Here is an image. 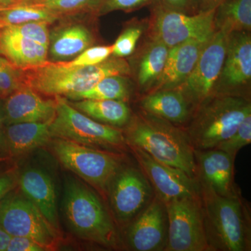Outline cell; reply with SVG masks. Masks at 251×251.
<instances>
[{"instance_id": "obj_1", "label": "cell", "mask_w": 251, "mask_h": 251, "mask_svg": "<svg viewBox=\"0 0 251 251\" xmlns=\"http://www.w3.org/2000/svg\"><path fill=\"white\" fill-rule=\"evenodd\" d=\"M125 138L129 147L143 150L156 161L197 179L194 149L186 131L171 122L144 112L135 117Z\"/></svg>"}, {"instance_id": "obj_2", "label": "cell", "mask_w": 251, "mask_h": 251, "mask_svg": "<svg viewBox=\"0 0 251 251\" xmlns=\"http://www.w3.org/2000/svg\"><path fill=\"white\" fill-rule=\"evenodd\" d=\"M129 73L128 62L113 56L92 66H69L65 62L48 61L39 67L25 71V75L26 85L38 93L66 98L90 90L105 77Z\"/></svg>"}, {"instance_id": "obj_3", "label": "cell", "mask_w": 251, "mask_h": 251, "mask_svg": "<svg viewBox=\"0 0 251 251\" xmlns=\"http://www.w3.org/2000/svg\"><path fill=\"white\" fill-rule=\"evenodd\" d=\"M201 201L211 251H251L250 216L240 196L225 197L201 186Z\"/></svg>"}, {"instance_id": "obj_4", "label": "cell", "mask_w": 251, "mask_h": 251, "mask_svg": "<svg viewBox=\"0 0 251 251\" xmlns=\"http://www.w3.org/2000/svg\"><path fill=\"white\" fill-rule=\"evenodd\" d=\"M62 204L68 226L77 237L108 249L118 247L120 237L115 224L90 188L75 178L68 177Z\"/></svg>"}, {"instance_id": "obj_5", "label": "cell", "mask_w": 251, "mask_h": 251, "mask_svg": "<svg viewBox=\"0 0 251 251\" xmlns=\"http://www.w3.org/2000/svg\"><path fill=\"white\" fill-rule=\"evenodd\" d=\"M196 116L186 130L193 149H215L237 129L248 115L251 104L247 99L233 94L209 96L199 104Z\"/></svg>"}, {"instance_id": "obj_6", "label": "cell", "mask_w": 251, "mask_h": 251, "mask_svg": "<svg viewBox=\"0 0 251 251\" xmlns=\"http://www.w3.org/2000/svg\"><path fill=\"white\" fill-rule=\"evenodd\" d=\"M54 98L55 115L50 124L52 138H62L110 151L125 148V136L118 128L95 121L74 108L64 97Z\"/></svg>"}, {"instance_id": "obj_7", "label": "cell", "mask_w": 251, "mask_h": 251, "mask_svg": "<svg viewBox=\"0 0 251 251\" xmlns=\"http://www.w3.org/2000/svg\"><path fill=\"white\" fill-rule=\"evenodd\" d=\"M52 151L64 168L105 195L112 180L123 167L122 158L113 151L90 148L70 140L54 138Z\"/></svg>"}, {"instance_id": "obj_8", "label": "cell", "mask_w": 251, "mask_h": 251, "mask_svg": "<svg viewBox=\"0 0 251 251\" xmlns=\"http://www.w3.org/2000/svg\"><path fill=\"white\" fill-rule=\"evenodd\" d=\"M0 226L11 237L29 238L45 251L58 247L59 229L22 196L9 193L0 202Z\"/></svg>"}, {"instance_id": "obj_9", "label": "cell", "mask_w": 251, "mask_h": 251, "mask_svg": "<svg viewBox=\"0 0 251 251\" xmlns=\"http://www.w3.org/2000/svg\"><path fill=\"white\" fill-rule=\"evenodd\" d=\"M168 215L166 251H211L203 219L201 196L165 203Z\"/></svg>"}, {"instance_id": "obj_10", "label": "cell", "mask_w": 251, "mask_h": 251, "mask_svg": "<svg viewBox=\"0 0 251 251\" xmlns=\"http://www.w3.org/2000/svg\"><path fill=\"white\" fill-rule=\"evenodd\" d=\"M215 10L189 14L161 6H155L151 21L153 40L172 48L185 41H206L215 33Z\"/></svg>"}, {"instance_id": "obj_11", "label": "cell", "mask_w": 251, "mask_h": 251, "mask_svg": "<svg viewBox=\"0 0 251 251\" xmlns=\"http://www.w3.org/2000/svg\"><path fill=\"white\" fill-rule=\"evenodd\" d=\"M228 34L216 30L206 43L196 67L180 87L191 103L200 104L214 94L226 57Z\"/></svg>"}, {"instance_id": "obj_12", "label": "cell", "mask_w": 251, "mask_h": 251, "mask_svg": "<svg viewBox=\"0 0 251 251\" xmlns=\"http://www.w3.org/2000/svg\"><path fill=\"white\" fill-rule=\"evenodd\" d=\"M130 148L156 196L163 202L180 198L201 196V186L196 178L179 168L156 161L143 150L133 147Z\"/></svg>"}, {"instance_id": "obj_13", "label": "cell", "mask_w": 251, "mask_h": 251, "mask_svg": "<svg viewBox=\"0 0 251 251\" xmlns=\"http://www.w3.org/2000/svg\"><path fill=\"white\" fill-rule=\"evenodd\" d=\"M112 211L117 219H134L153 198V188L141 170L122 168L112 180L108 191Z\"/></svg>"}, {"instance_id": "obj_14", "label": "cell", "mask_w": 251, "mask_h": 251, "mask_svg": "<svg viewBox=\"0 0 251 251\" xmlns=\"http://www.w3.org/2000/svg\"><path fill=\"white\" fill-rule=\"evenodd\" d=\"M128 228L127 242L135 251H164L168 242L166 204L155 195Z\"/></svg>"}, {"instance_id": "obj_15", "label": "cell", "mask_w": 251, "mask_h": 251, "mask_svg": "<svg viewBox=\"0 0 251 251\" xmlns=\"http://www.w3.org/2000/svg\"><path fill=\"white\" fill-rule=\"evenodd\" d=\"M194 154L201 187L225 197L239 196L234 182L235 157L217 149L194 150Z\"/></svg>"}, {"instance_id": "obj_16", "label": "cell", "mask_w": 251, "mask_h": 251, "mask_svg": "<svg viewBox=\"0 0 251 251\" xmlns=\"http://www.w3.org/2000/svg\"><path fill=\"white\" fill-rule=\"evenodd\" d=\"M4 125L24 122H51L56 100L45 99L29 86H24L2 99Z\"/></svg>"}, {"instance_id": "obj_17", "label": "cell", "mask_w": 251, "mask_h": 251, "mask_svg": "<svg viewBox=\"0 0 251 251\" xmlns=\"http://www.w3.org/2000/svg\"><path fill=\"white\" fill-rule=\"evenodd\" d=\"M251 78V37L249 31H234L227 36L226 57L216 87L236 90Z\"/></svg>"}, {"instance_id": "obj_18", "label": "cell", "mask_w": 251, "mask_h": 251, "mask_svg": "<svg viewBox=\"0 0 251 251\" xmlns=\"http://www.w3.org/2000/svg\"><path fill=\"white\" fill-rule=\"evenodd\" d=\"M48 122L4 125L0 130V157L11 159L46 145L52 139Z\"/></svg>"}, {"instance_id": "obj_19", "label": "cell", "mask_w": 251, "mask_h": 251, "mask_svg": "<svg viewBox=\"0 0 251 251\" xmlns=\"http://www.w3.org/2000/svg\"><path fill=\"white\" fill-rule=\"evenodd\" d=\"M208 41H185L170 48L166 66L155 84V90L177 88L182 85L196 67Z\"/></svg>"}, {"instance_id": "obj_20", "label": "cell", "mask_w": 251, "mask_h": 251, "mask_svg": "<svg viewBox=\"0 0 251 251\" xmlns=\"http://www.w3.org/2000/svg\"><path fill=\"white\" fill-rule=\"evenodd\" d=\"M18 181L25 197L59 229L55 188L49 173L41 168L31 167L23 172Z\"/></svg>"}, {"instance_id": "obj_21", "label": "cell", "mask_w": 251, "mask_h": 251, "mask_svg": "<svg viewBox=\"0 0 251 251\" xmlns=\"http://www.w3.org/2000/svg\"><path fill=\"white\" fill-rule=\"evenodd\" d=\"M94 43L93 34L80 23L61 24L50 31L48 60L66 62L76 57Z\"/></svg>"}, {"instance_id": "obj_22", "label": "cell", "mask_w": 251, "mask_h": 251, "mask_svg": "<svg viewBox=\"0 0 251 251\" xmlns=\"http://www.w3.org/2000/svg\"><path fill=\"white\" fill-rule=\"evenodd\" d=\"M48 49L20 35L9 27L0 28V55L23 71L47 62Z\"/></svg>"}, {"instance_id": "obj_23", "label": "cell", "mask_w": 251, "mask_h": 251, "mask_svg": "<svg viewBox=\"0 0 251 251\" xmlns=\"http://www.w3.org/2000/svg\"><path fill=\"white\" fill-rule=\"evenodd\" d=\"M191 100L180 89H161L142 100L144 112L172 124H183L191 115Z\"/></svg>"}, {"instance_id": "obj_24", "label": "cell", "mask_w": 251, "mask_h": 251, "mask_svg": "<svg viewBox=\"0 0 251 251\" xmlns=\"http://www.w3.org/2000/svg\"><path fill=\"white\" fill-rule=\"evenodd\" d=\"M69 103L87 116L103 125L119 128L130 121V109L122 100L84 99Z\"/></svg>"}, {"instance_id": "obj_25", "label": "cell", "mask_w": 251, "mask_h": 251, "mask_svg": "<svg viewBox=\"0 0 251 251\" xmlns=\"http://www.w3.org/2000/svg\"><path fill=\"white\" fill-rule=\"evenodd\" d=\"M216 30L229 34L251 29V0H226L215 9Z\"/></svg>"}, {"instance_id": "obj_26", "label": "cell", "mask_w": 251, "mask_h": 251, "mask_svg": "<svg viewBox=\"0 0 251 251\" xmlns=\"http://www.w3.org/2000/svg\"><path fill=\"white\" fill-rule=\"evenodd\" d=\"M60 17L42 4L19 3L0 8V27L19 25L31 22L52 24Z\"/></svg>"}, {"instance_id": "obj_27", "label": "cell", "mask_w": 251, "mask_h": 251, "mask_svg": "<svg viewBox=\"0 0 251 251\" xmlns=\"http://www.w3.org/2000/svg\"><path fill=\"white\" fill-rule=\"evenodd\" d=\"M170 48L159 41L153 40L144 52L138 67V84L149 89L156 84L166 66Z\"/></svg>"}, {"instance_id": "obj_28", "label": "cell", "mask_w": 251, "mask_h": 251, "mask_svg": "<svg viewBox=\"0 0 251 251\" xmlns=\"http://www.w3.org/2000/svg\"><path fill=\"white\" fill-rule=\"evenodd\" d=\"M131 85L125 75H111L99 81L92 88L66 97L72 100H117L126 101L130 97ZM65 98V97H64Z\"/></svg>"}, {"instance_id": "obj_29", "label": "cell", "mask_w": 251, "mask_h": 251, "mask_svg": "<svg viewBox=\"0 0 251 251\" xmlns=\"http://www.w3.org/2000/svg\"><path fill=\"white\" fill-rule=\"evenodd\" d=\"M103 1V0H46L40 4L62 18L83 13L99 12Z\"/></svg>"}, {"instance_id": "obj_30", "label": "cell", "mask_w": 251, "mask_h": 251, "mask_svg": "<svg viewBox=\"0 0 251 251\" xmlns=\"http://www.w3.org/2000/svg\"><path fill=\"white\" fill-rule=\"evenodd\" d=\"M24 86H27L25 71L0 55V99L6 98Z\"/></svg>"}, {"instance_id": "obj_31", "label": "cell", "mask_w": 251, "mask_h": 251, "mask_svg": "<svg viewBox=\"0 0 251 251\" xmlns=\"http://www.w3.org/2000/svg\"><path fill=\"white\" fill-rule=\"evenodd\" d=\"M251 143V115H248L231 136L215 149L235 157L239 150Z\"/></svg>"}, {"instance_id": "obj_32", "label": "cell", "mask_w": 251, "mask_h": 251, "mask_svg": "<svg viewBox=\"0 0 251 251\" xmlns=\"http://www.w3.org/2000/svg\"><path fill=\"white\" fill-rule=\"evenodd\" d=\"M142 33V28L136 26L125 29L112 46V55L124 58L133 53Z\"/></svg>"}, {"instance_id": "obj_33", "label": "cell", "mask_w": 251, "mask_h": 251, "mask_svg": "<svg viewBox=\"0 0 251 251\" xmlns=\"http://www.w3.org/2000/svg\"><path fill=\"white\" fill-rule=\"evenodd\" d=\"M49 23L44 22H31L25 24L9 27L15 32L20 35L45 46L49 49L50 41V30Z\"/></svg>"}, {"instance_id": "obj_34", "label": "cell", "mask_w": 251, "mask_h": 251, "mask_svg": "<svg viewBox=\"0 0 251 251\" xmlns=\"http://www.w3.org/2000/svg\"><path fill=\"white\" fill-rule=\"evenodd\" d=\"M112 46L90 47L72 60L66 62L69 66H92L100 64L112 55Z\"/></svg>"}, {"instance_id": "obj_35", "label": "cell", "mask_w": 251, "mask_h": 251, "mask_svg": "<svg viewBox=\"0 0 251 251\" xmlns=\"http://www.w3.org/2000/svg\"><path fill=\"white\" fill-rule=\"evenodd\" d=\"M152 1L153 0H103L99 13L106 14L115 11H133Z\"/></svg>"}, {"instance_id": "obj_36", "label": "cell", "mask_w": 251, "mask_h": 251, "mask_svg": "<svg viewBox=\"0 0 251 251\" xmlns=\"http://www.w3.org/2000/svg\"><path fill=\"white\" fill-rule=\"evenodd\" d=\"M6 251H45L41 246L27 237H11Z\"/></svg>"}, {"instance_id": "obj_37", "label": "cell", "mask_w": 251, "mask_h": 251, "mask_svg": "<svg viewBox=\"0 0 251 251\" xmlns=\"http://www.w3.org/2000/svg\"><path fill=\"white\" fill-rule=\"evenodd\" d=\"M18 180L14 170L0 172V202L16 187Z\"/></svg>"}, {"instance_id": "obj_38", "label": "cell", "mask_w": 251, "mask_h": 251, "mask_svg": "<svg viewBox=\"0 0 251 251\" xmlns=\"http://www.w3.org/2000/svg\"><path fill=\"white\" fill-rule=\"evenodd\" d=\"M157 6L191 14V0H153Z\"/></svg>"}, {"instance_id": "obj_39", "label": "cell", "mask_w": 251, "mask_h": 251, "mask_svg": "<svg viewBox=\"0 0 251 251\" xmlns=\"http://www.w3.org/2000/svg\"><path fill=\"white\" fill-rule=\"evenodd\" d=\"M225 1L226 0H191V14L215 10Z\"/></svg>"}, {"instance_id": "obj_40", "label": "cell", "mask_w": 251, "mask_h": 251, "mask_svg": "<svg viewBox=\"0 0 251 251\" xmlns=\"http://www.w3.org/2000/svg\"><path fill=\"white\" fill-rule=\"evenodd\" d=\"M11 236L0 226V251H6Z\"/></svg>"}, {"instance_id": "obj_41", "label": "cell", "mask_w": 251, "mask_h": 251, "mask_svg": "<svg viewBox=\"0 0 251 251\" xmlns=\"http://www.w3.org/2000/svg\"><path fill=\"white\" fill-rule=\"evenodd\" d=\"M22 0H0V8L6 7L11 5L19 4Z\"/></svg>"}, {"instance_id": "obj_42", "label": "cell", "mask_w": 251, "mask_h": 251, "mask_svg": "<svg viewBox=\"0 0 251 251\" xmlns=\"http://www.w3.org/2000/svg\"><path fill=\"white\" fill-rule=\"evenodd\" d=\"M4 126V109H3V100L0 99V130Z\"/></svg>"}, {"instance_id": "obj_43", "label": "cell", "mask_w": 251, "mask_h": 251, "mask_svg": "<svg viewBox=\"0 0 251 251\" xmlns=\"http://www.w3.org/2000/svg\"><path fill=\"white\" fill-rule=\"evenodd\" d=\"M46 1V0H22L21 3H23V4H40Z\"/></svg>"}, {"instance_id": "obj_44", "label": "cell", "mask_w": 251, "mask_h": 251, "mask_svg": "<svg viewBox=\"0 0 251 251\" xmlns=\"http://www.w3.org/2000/svg\"><path fill=\"white\" fill-rule=\"evenodd\" d=\"M6 161H7V159H6V158H1V157H0V163H2V162H5Z\"/></svg>"}, {"instance_id": "obj_45", "label": "cell", "mask_w": 251, "mask_h": 251, "mask_svg": "<svg viewBox=\"0 0 251 251\" xmlns=\"http://www.w3.org/2000/svg\"><path fill=\"white\" fill-rule=\"evenodd\" d=\"M0 28H1V27H0Z\"/></svg>"}]
</instances>
